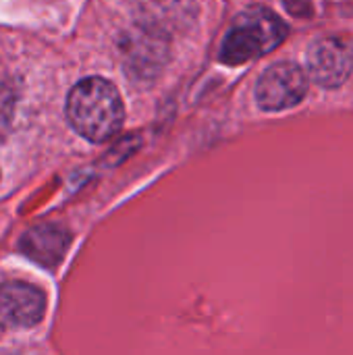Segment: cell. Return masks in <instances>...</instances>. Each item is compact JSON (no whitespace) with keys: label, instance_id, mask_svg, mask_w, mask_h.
<instances>
[{"label":"cell","instance_id":"cell-3","mask_svg":"<svg viewBox=\"0 0 353 355\" xmlns=\"http://www.w3.org/2000/svg\"><path fill=\"white\" fill-rule=\"evenodd\" d=\"M308 92V75L293 62H277L262 73L256 85V100L262 110H285L304 100Z\"/></svg>","mask_w":353,"mask_h":355},{"label":"cell","instance_id":"cell-5","mask_svg":"<svg viewBox=\"0 0 353 355\" xmlns=\"http://www.w3.org/2000/svg\"><path fill=\"white\" fill-rule=\"evenodd\" d=\"M46 312L44 293L27 283L0 285V327L2 329H29L35 327Z\"/></svg>","mask_w":353,"mask_h":355},{"label":"cell","instance_id":"cell-1","mask_svg":"<svg viewBox=\"0 0 353 355\" xmlns=\"http://www.w3.org/2000/svg\"><path fill=\"white\" fill-rule=\"evenodd\" d=\"M67 116L79 135L100 144L119 133L125 119V106L119 89L110 81L87 77L71 89Z\"/></svg>","mask_w":353,"mask_h":355},{"label":"cell","instance_id":"cell-2","mask_svg":"<svg viewBox=\"0 0 353 355\" xmlns=\"http://www.w3.org/2000/svg\"><path fill=\"white\" fill-rule=\"evenodd\" d=\"M287 35L285 23L268 8L254 6L243 10L223 40L221 60L225 64H243L273 52Z\"/></svg>","mask_w":353,"mask_h":355},{"label":"cell","instance_id":"cell-6","mask_svg":"<svg viewBox=\"0 0 353 355\" xmlns=\"http://www.w3.org/2000/svg\"><path fill=\"white\" fill-rule=\"evenodd\" d=\"M69 243H71V235L62 227L52 223H42L31 227L23 235L21 250L40 266L54 268L62 260Z\"/></svg>","mask_w":353,"mask_h":355},{"label":"cell","instance_id":"cell-4","mask_svg":"<svg viewBox=\"0 0 353 355\" xmlns=\"http://www.w3.org/2000/svg\"><path fill=\"white\" fill-rule=\"evenodd\" d=\"M352 67V48L339 37H320L308 50V73L322 87L343 85Z\"/></svg>","mask_w":353,"mask_h":355}]
</instances>
